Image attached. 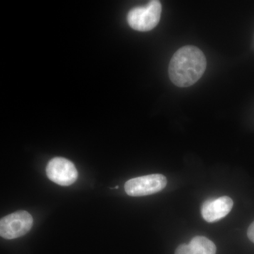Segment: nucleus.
Listing matches in <instances>:
<instances>
[{
	"label": "nucleus",
	"mask_w": 254,
	"mask_h": 254,
	"mask_svg": "<svg viewBox=\"0 0 254 254\" xmlns=\"http://www.w3.org/2000/svg\"><path fill=\"white\" fill-rule=\"evenodd\" d=\"M206 66V58L199 48L191 46L182 47L170 60V80L181 88L192 86L202 77Z\"/></svg>",
	"instance_id": "obj_1"
},
{
	"label": "nucleus",
	"mask_w": 254,
	"mask_h": 254,
	"mask_svg": "<svg viewBox=\"0 0 254 254\" xmlns=\"http://www.w3.org/2000/svg\"><path fill=\"white\" fill-rule=\"evenodd\" d=\"M162 13L160 1H150L146 6L133 8L128 12L127 21L133 29L149 31L158 24Z\"/></svg>",
	"instance_id": "obj_2"
},
{
	"label": "nucleus",
	"mask_w": 254,
	"mask_h": 254,
	"mask_svg": "<svg viewBox=\"0 0 254 254\" xmlns=\"http://www.w3.org/2000/svg\"><path fill=\"white\" fill-rule=\"evenodd\" d=\"M33 225L31 214L24 210L15 212L0 220V236L14 240L27 234Z\"/></svg>",
	"instance_id": "obj_3"
},
{
	"label": "nucleus",
	"mask_w": 254,
	"mask_h": 254,
	"mask_svg": "<svg viewBox=\"0 0 254 254\" xmlns=\"http://www.w3.org/2000/svg\"><path fill=\"white\" fill-rule=\"evenodd\" d=\"M166 177L160 174L131 179L126 182L125 190L130 196H144L158 193L166 187Z\"/></svg>",
	"instance_id": "obj_4"
},
{
	"label": "nucleus",
	"mask_w": 254,
	"mask_h": 254,
	"mask_svg": "<svg viewBox=\"0 0 254 254\" xmlns=\"http://www.w3.org/2000/svg\"><path fill=\"white\" fill-rule=\"evenodd\" d=\"M47 176L60 186H70L76 181L78 172L72 162L57 157L50 160L46 168Z\"/></svg>",
	"instance_id": "obj_5"
},
{
	"label": "nucleus",
	"mask_w": 254,
	"mask_h": 254,
	"mask_svg": "<svg viewBox=\"0 0 254 254\" xmlns=\"http://www.w3.org/2000/svg\"><path fill=\"white\" fill-rule=\"evenodd\" d=\"M233 205V200L228 196L206 200L202 205V217L208 222L218 221L228 215Z\"/></svg>",
	"instance_id": "obj_6"
},
{
	"label": "nucleus",
	"mask_w": 254,
	"mask_h": 254,
	"mask_svg": "<svg viewBox=\"0 0 254 254\" xmlns=\"http://www.w3.org/2000/svg\"><path fill=\"white\" fill-rule=\"evenodd\" d=\"M190 254H215L216 246L205 237H193L189 244Z\"/></svg>",
	"instance_id": "obj_7"
},
{
	"label": "nucleus",
	"mask_w": 254,
	"mask_h": 254,
	"mask_svg": "<svg viewBox=\"0 0 254 254\" xmlns=\"http://www.w3.org/2000/svg\"><path fill=\"white\" fill-rule=\"evenodd\" d=\"M175 254H190V245L183 244V245L179 246L175 251Z\"/></svg>",
	"instance_id": "obj_8"
},
{
	"label": "nucleus",
	"mask_w": 254,
	"mask_h": 254,
	"mask_svg": "<svg viewBox=\"0 0 254 254\" xmlns=\"http://www.w3.org/2000/svg\"><path fill=\"white\" fill-rule=\"evenodd\" d=\"M247 236L254 243V221L251 224L248 230H247Z\"/></svg>",
	"instance_id": "obj_9"
}]
</instances>
